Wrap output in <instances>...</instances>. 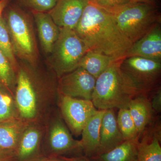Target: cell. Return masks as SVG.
<instances>
[{
  "label": "cell",
  "mask_w": 161,
  "mask_h": 161,
  "mask_svg": "<svg viewBox=\"0 0 161 161\" xmlns=\"http://www.w3.org/2000/svg\"><path fill=\"white\" fill-rule=\"evenodd\" d=\"M74 30L89 50L117 61L125 58L132 44L121 32L112 15L90 2Z\"/></svg>",
  "instance_id": "1"
},
{
  "label": "cell",
  "mask_w": 161,
  "mask_h": 161,
  "mask_svg": "<svg viewBox=\"0 0 161 161\" xmlns=\"http://www.w3.org/2000/svg\"><path fill=\"white\" fill-rule=\"evenodd\" d=\"M122 60L113 63L96 79L92 98L96 109L128 108L131 100L142 93L121 69Z\"/></svg>",
  "instance_id": "2"
},
{
  "label": "cell",
  "mask_w": 161,
  "mask_h": 161,
  "mask_svg": "<svg viewBox=\"0 0 161 161\" xmlns=\"http://www.w3.org/2000/svg\"><path fill=\"white\" fill-rule=\"evenodd\" d=\"M4 19L16 58L36 67L39 50L33 25L32 14L15 0L6 7Z\"/></svg>",
  "instance_id": "3"
},
{
  "label": "cell",
  "mask_w": 161,
  "mask_h": 161,
  "mask_svg": "<svg viewBox=\"0 0 161 161\" xmlns=\"http://www.w3.org/2000/svg\"><path fill=\"white\" fill-rule=\"evenodd\" d=\"M111 14L121 32L132 43L161 23L158 4L130 3Z\"/></svg>",
  "instance_id": "4"
},
{
  "label": "cell",
  "mask_w": 161,
  "mask_h": 161,
  "mask_svg": "<svg viewBox=\"0 0 161 161\" xmlns=\"http://www.w3.org/2000/svg\"><path fill=\"white\" fill-rule=\"evenodd\" d=\"M88 51L85 43L74 30L60 28L59 36L51 53L50 63L60 78L78 68Z\"/></svg>",
  "instance_id": "5"
},
{
  "label": "cell",
  "mask_w": 161,
  "mask_h": 161,
  "mask_svg": "<svg viewBox=\"0 0 161 161\" xmlns=\"http://www.w3.org/2000/svg\"><path fill=\"white\" fill-rule=\"evenodd\" d=\"M120 67L141 93L147 94L158 88L161 77V61L139 57H128L121 60Z\"/></svg>",
  "instance_id": "6"
},
{
  "label": "cell",
  "mask_w": 161,
  "mask_h": 161,
  "mask_svg": "<svg viewBox=\"0 0 161 161\" xmlns=\"http://www.w3.org/2000/svg\"><path fill=\"white\" fill-rule=\"evenodd\" d=\"M61 112L74 134H81L85 126L98 110L92 100L62 96Z\"/></svg>",
  "instance_id": "7"
},
{
  "label": "cell",
  "mask_w": 161,
  "mask_h": 161,
  "mask_svg": "<svg viewBox=\"0 0 161 161\" xmlns=\"http://www.w3.org/2000/svg\"><path fill=\"white\" fill-rule=\"evenodd\" d=\"M19 65L17 75L16 103L20 115L30 119L36 116L37 112V94L34 81L26 67L25 62Z\"/></svg>",
  "instance_id": "8"
},
{
  "label": "cell",
  "mask_w": 161,
  "mask_h": 161,
  "mask_svg": "<svg viewBox=\"0 0 161 161\" xmlns=\"http://www.w3.org/2000/svg\"><path fill=\"white\" fill-rule=\"evenodd\" d=\"M96 79L78 67L60 78L58 89L61 96L92 100Z\"/></svg>",
  "instance_id": "9"
},
{
  "label": "cell",
  "mask_w": 161,
  "mask_h": 161,
  "mask_svg": "<svg viewBox=\"0 0 161 161\" xmlns=\"http://www.w3.org/2000/svg\"><path fill=\"white\" fill-rule=\"evenodd\" d=\"M88 3V0H58L47 13L59 28L74 30Z\"/></svg>",
  "instance_id": "10"
},
{
  "label": "cell",
  "mask_w": 161,
  "mask_h": 161,
  "mask_svg": "<svg viewBox=\"0 0 161 161\" xmlns=\"http://www.w3.org/2000/svg\"><path fill=\"white\" fill-rule=\"evenodd\" d=\"M130 57H139L161 61L160 23L132 43L127 52L125 58Z\"/></svg>",
  "instance_id": "11"
},
{
  "label": "cell",
  "mask_w": 161,
  "mask_h": 161,
  "mask_svg": "<svg viewBox=\"0 0 161 161\" xmlns=\"http://www.w3.org/2000/svg\"><path fill=\"white\" fill-rule=\"evenodd\" d=\"M125 141L119 129L114 109L105 110L101 123L100 145L96 156L108 152Z\"/></svg>",
  "instance_id": "12"
},
{
  "label": "cell",
  "mask_w": 161,
  "mask_h": 161,
  "mask_svg": "<svg viewBox=\"0 0 161 161\" xmlns=\"http://www.w3.org/2000/svg\"><path fill=\"white\" fill-rule=\"evenodd\" d=\"M36 25L41 47L47 54H51L58 40L60 28L47 12H31Z\"/></svg>",
  "instance_id": "13"
},
{
  "label": "cell",
  "mask_w": 161,
  "mask_h": 161,
  "mask_svg": "<svg viewBox=\"0 0 161 161\" xmlns=\"http://www.w3.org/2000/svg\"><path fill=\"white\" fill-rule=\"evenodd\" d=\"M105 110H98L87 123L81 132L80 141L85 157L92 159L97 155L100 145V130Z\"/></svg>",
  "instance_id": "14"
},
{
  "label": "cell",
  "mask_w": 161,
  "mask_h": 161,
  "mask_svg": "<svg viewBox=\"0 0 161 161\" xmlns=\"http://www.w3.org/2000/svg\"><path fill=\"white\" fill-rule=\"evenodd\" d=\"M49 141L52 150L58 154L81 150L80 141L73 138L66 126L60 119L55 120L52 125Z\"/></svg>",
  "instance_id": "15"
},
{
  "label": "cell",
  "mask_w": 161,
  "mask_h": 161,
  "mask_svg": "<svg viewBox=\"0 0 161 161\" xmlns=\"http://www.w3.org/2000/svg\"><path fill=\"white\" fill-rule=\"evenodd\" d=\"M26 128L24 122L15 119L0 123V155L11 154L17 151Z\"/></svg>",
  "instance_id": "16"
},
{
  "label": "cell",
  "mask_w": 161,
  "mask_h": 161,
  "mask_svg": "<svg viewBox=\"0 0 161 161\" xmlns=\"http://www.w3.org/2000/svg\"><path fill=\"white\" fill-rule=\"evenodd\" d=\"M147 94L141 93L130 102L128 109L134 121L139 136L152 119L153 110Z\"/></svg>",
  "instance_id": "17"
},
{
  "label": "cell",
  "mask_w": 161,
  "mask_h": 161,
  "mask_svg": "<svg viewBox=\"0 0 161 161\" xmlns=\"http://www.w3.org/2000/svg\"><path fill=\"white\" fill-rule=\"evenodd\" d=\"M139 138L125 141L108 152L91 159L94 161H137Z\"/></svg>",
  "instance_id": "18"
},
{
  "label": "cell",
  "mask_w": 161,
  "mask_h": 161,
  "mask_svg": "<svg viewBox=\"0 0 161 161\" xmlns=\"http://www.w3.org/2000/svg\"><path fill=\"white\" fill-rule=\"evenodd\" d=\"M116 61L117 60L109 56L98 52L89 50L81 58L78 67L83 69L97 79Z\"/></svg>",
  "instance_id": "19"
},
{
  "label": "cell",
  "mask_w": 161,
  "mask_h": 161,
  "mask_svg": "<svg viewBox=\"0 0 161 161\" xmlns=\"http://www.w3.org/2000/svg\"><path fill=\"white\" fill-rule=\"evenodd\" d=\"M40 137V132L36 128L26 127L21 136L16 151L19 160L28 161L33 157L37 151Z\"/></svg>",
  "instance_id": "20"
},
{
  "label": "cell",
  "mask_w": 161,
  "mask_h": 161,
  "mask_svg": "<svg viewBox=\"0 0 161 161\" xmlns=\"http://www.w3.org/2000/svg\"><path fill=\"white\" fill-rule=\"evenodd\" d=\"M156 133H147L137 146V161H161L160 138Z\"/></svg>",
  "instance_id": "21"
},
{
  "label": "cell",
  "mask_w": 161,
  "mask_h": 161,
  "mask_svg": "<svg viewBox=\"0 0 161 161\" xmlns=\"http://www.w3.org/2000/svg\"><path fill=\"white\" fill-rule=\"evenodd\" d=\"M0 50L15 71L17 72L19 63L14 51L9 32L3 15L0 18Z\"/></svg>",
  "instance_id": "22"
},
{
  "label": "cell",
  "mask_w": 161,
  "mask_h": 161,
  "mask_svg": "<svg viewBox=\"0 0 161 161\" xmlns=\"http://www.w3.org/2000/svg\"><path fill=\"white\" fill-rule=\"evenodd\" d=\"M116 120L119 129L125 141L139 138L129 109H119L116 116Z\"/></svg>",
  "instance_id": "23"
},
{
  "label": "cell",
  "mask_w": 161,
  "mask_h": 161,
  "mask_svg": "<svg viewBox=\"0 0 161 161\" xmlns=\"http://www.w3.org/2000/svg\"><path fill=\"white\" fill-rule=\"evenodd\" d=\"M0 50V86L10 92L16 86L17 75Z\"/></svg>",
  "instance_id": "24"
},
{
  "label": "cell",
  "mask_w": 161,
  "mask_h": 161,
  "mask_svg": "<svg viewBox=\"0 0 161 161\" xmlns=\"http://www.w3.org/2000/svg\"><path fill=\"white\" fill-rule=\"evenodd\" d=\"M8 91L0 86V123L14 119L15 109Z\"/></svg>",
  "instance_id": "25"
},
{
  "label": "cell",
  "mask_w": 161,
  "mask_h": 161,
  "mask_svg": "<svg viewBox=\"0 0 161 161\" xmlns=\"http://www.w3.org/2000/svg\"><path fill=\"white\" fill-rule=\"evenodd\" d=\"M21 6L31 12H48L58 0H16Z\"/></svg>",
  "instance_id": "26"
},
{
  "label": "cell",
  "mask_w": 161,
  "mask_h": 161,
  "mask_svg": "<svg viewBox=\"0 0 161 161\" xmlns=\"http://www.w3.org/2000/svg\"><path fill=\"white\" fill-rule=\"evenodd\" d=\"M90 3L113 14L131 2V0H93Z\"/></svg>",
  "instance_id": "27"
},
{
  "label": "cell",
  "mask_w": 161,
  "mask_h": 161,
  "mask_svg": "<svg viewBox=\"0 0 161 161\" xmlns=\"http://www.w3.org/2000/svg\"><path fill=\"white\" fill-rule=\"evenodd\" d=\"M151 107L153 111L157 112L161 111V90L160 87H158L155 90L154 94L150 101Z\"/></svg>",
  "instance_id": "28"
},
{
  "label": "cell",
  "mask_w": 161,
  "mask_h": 161,
  "mask_svg": "<svg viewBox=\"0 0 161 161\" xmlns=\"http://www.w3.org/2000/svg\"><path fill=\"white\" fill-rule=\"evenodd\" d=\"M65 161H94L86 157H81L72 158H68L62 157Z\"/></svg>",
  "instance_id": "29"
},
{
  "label": "cell",
  "mask_w": 161,
  "mask_h": 161,
  "mask_svg": "<svg viewBox=\"0 0 161 161\" xmlns=\"http://www.w3.org/2000/svg\"><path fill=\"white\" fill-rule=\"evenodd\" d=\"M11 0H0V18L3 15L4 9Z\"/></svg>",
  "instance_id": "30"
},
{
  "label": "cell",
  "mask_w": 161,
  "mask_h": 161,
  "mask_svg": "<svg viewBox=\"0 0 161 161\" xmlns=\"http://www.w3.org/2000/svg\"><path fill=\"white\" fill-rule=\"evenodd\" d=\"M12 155L13 153L0 155V161H12L13 158Z\"/></svg>",
  "instance_id": "31"
},
{
  "label": "cell",
  "mask_w": 161,
  "mask_h": 161,
  "mask_svg": "<svg viewBox=\"0 0 161 161\" xmlns=\"http://www.w3.org/2000/svg\"><path fill=\"white\" fill-rule=\"evenodd\" d=\"M158 0H131V3H143L157 4Z\"/></svg>",
  "instance_id": "32"
},
{
  "label": "cell",
  "mask_w": 161,
  "mask_h": 161,
  "mask_svg": "<svg viewBox=\"0 0 161 161\" xmlns=\"http://www.w3.org/2000/svg\"><path fill=\"white\" fill-rule=\"evenodd\" d=\"M40 161H65L62 158V157L57 158L56 157H53L50 158H47L44 159Z\"/></svg>",
  "instance_id": "33"
},
{
  "label": "cell",
  "mask_w": 161,
  "mask_h": 161,
  "mask_svg": "<svg viewBox=\"0 0 161 161\" xmlns=\"http://www.w3.org/2000/svg\"><path fill=\"white\" fill-rule=\"evenodd\" d=\"M88 1L89 2H92V1H93V0H88Z\"/></svg>",
  "instance_id": "34"
}]
</instances>
